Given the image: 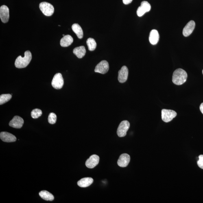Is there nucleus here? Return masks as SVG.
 <instances>
[{
	"label": "nucleus",
	"mask_w": 203,
	"mask_h": 203,
	"mask_svg": "<svg viewBox=\"0 0 203 203\" xmlns=\"http://www.w3.org/2000/svg\"><path fill=\"white\" fill-rule=\"evenodd\" d=\"M187 74L183 69H177L174 72L172 76V82L175 85L180 86L187 81Z\"/></svg>",
	"instance_id": "obj_1"
},
{
	"label": "nucleus",
	"mask_w": 203,
	"mask_h": 203,
	"mask_svg": "<svg viewBox=\"0 0 203 203\" xmlns=\"http://www.w3.org/2000/svg\"><path fill=\"white\" fill-rule=\"evenodd\" d=\"M32 58V54L30 51H26L24 57L19 56L16 58L15 62V66L16 67L19 69L25 68L30 63Z\"/></svg>",
	"instance_id": "obj_2"
},
{
	"label": "nucleus",
	"mask_w": 203,
	"mask_h": 203,
	"mask_svg": "<svg viewBox=\"0 0 203 203\" xmlns=\"http://www.w3.org/2000/svg\"><path fill=\"white\" fill-rule=\"evenodd\" d=\"M39 8L42 12L46 16H51L54 12V7L53 5L47 2L41 3Z\"/></svg>",
	"instance_id": "obj_3"
},
{
	"label": "nucleus",
	"mask_w": 203,
	"mask_h": 203,
	"mask_svg": "<svg viewBox=\"0 0 203 203\" xmlns=\"http://www.w3.org/2000/svg\"><path fill=\"white\" fill-rule=\"evenodd\" d=\"M177 113L174 111L163 109L161 111V118L162 121L166 123L171 121L176 117Z\"/></svg>",
	"instance_id": "obj_4"
},
{
	"label": "nucleus",
	"mask_w": 203,
	"mask_h": 203,
	"mask_svg": "<svg viewBox=\"0 0 203 203\" xmlns=\"http://www.w3.org/2000/svg\"><path fill=\"white\" fill-rule=\"evenodd\" d=\"M130 127V123L127 121H121L118 127L117 134L120 137H124L126 136L127 131Z\"/></svg>",
	"instance_id": "obj_5"
},
{
	"label": "nucleus",
	"mask_w": 203,
	"mask_h": 203,
	"mask_svg": "<svg viewBox=\"0 0 203 203\" xmlns=\"http://www.w3.org/2000/svg\"><path fill=\"white\" fill-rule=\"evenodd\" d=\"M64 85V79L62 74L57 73L53 77L52 85L56 89H60L63 87Z\"/></svg>",
	"instance_id": "obj_6"
},
{
	"label": "nucleus",
	"mask_w": 203,
	"mask_h": 203,
	"mask_svg": "<svg viewBox=\"0 0 203 203\" xmlns=\"http://www.w3.org/2000/svg\"><path fill=\"white\" fill-rule=\"evenodd\" d=\"M109 69V66L108 62L106 60L101 61L96 66L95 69V72L102 74L106 73Z\"/></svg>",
	"instance_id": "obj_7"
},
{
	"label": "nucleus",
	"mask_w": 203,
	"mask_h": 203,
	"mask_svg": "<svg viewBox=\"0 0 203 203\" xmlns=\"http://www.w3.org/2000/svg\"><path fill=\"white\" fill-rule=\"evenodd\" d=\"M151 9V5L147 1L142 2L141 5L138 7L136 14L139 17H141L144 15L145 13L148 12Z\"/></svg>",
	"instance_id": "obj_8"
},
{
	"label": "nucleus",
	"mask_w": 203,
	"mask_h": 203,
	"mask_svg": "<svg viewBox=\"0 0 203 203\" xmlns=\"http://www.w3.org/2000/svg\"><path fill=\"white\" fill-rule=\"evenodd\" d=\"M128 76V70L126 66L121 67L118 73V81L121 83H123L127 81Z\"/></svg>",
	"instance_id": "obj_9"
},
{
	"label": "nucleus",
	"mask_w": 203,
	"mask_h": 203,
	"mask_svg": "<svg viewBox=\"0 0 203 203\" xmlns=\"http://www.w3.org/2000/svg\"><path fill=\"white\" fill-rule=\"evenodd\" d=\"M10 17L9 10L6 5H3L0 8V18L3 23H6L8 21Z\"/></svg>",
	"instance_id": "obj_10"
},
{
	"label": "nucleus",
	"mask_w": 203,
	"mask_h": 203,
	"mask_svg": "<svg viewBox=\"0 0 203 203\" xmlns=\"http://www.w3.org/2000/svg\"><path fill=\"white\" fill-rule=\"evenodd\" d=\"M99 156L97 155H93L86 161V165L90 169H93L99 164Z\"/></svg>",
	"instance_id": "obj_11"
},
{
	"label": "nucleus",
	"mask_w": 203,
	"mask_h": 203,
	"mask_svg": "<svg viewBox=\"0 0 203 203\" xmlns=\"http://www.w3.org/2000/svg\"><path fill=\"white\" fill-rule=\"evenodd\" d=\"M24 123L22 118L18 116H15L9 123V125L15 128H21Z\"/></svg>",
	"instance_id": "obj_12"
},
{
	"label": "nucleus",
	"mask_w": 203,
	"mask_h": 203,
	"mask_svg": "<svg viewBox=\"0 0 203 203\" xmlns=\"http://www.w3.org/2000/svg\"><path fill=\"white\" fill-rule=\"evenodd\" d=\"M130 161V156L127 154H121L118 160L117 164L119 166L125 167L128 166Z\"/></svg>",
	"instance_id": "obj_13"
},
{
	"label": "nucleus",
	"mask_w": 203,
	"mask_h": 203,
	"mask_svg": "<svg viewBox=\"0 0 203 203\" xmlns=\"http://www.w3.org/2000/svg\"><path fill=\"white\" fill-rule=\"evenodd\" d=\"M195 27V22L193 20H191L184 27L183 30V35L186 37L189 36L193 32Z\"/></svg>",
	"instance_id": "obj_14"
},
{
	"label": "nucleus",
	"mask_w": 203,
	"mask_h": 203,
	"mask_svg": "<svg viewBox=\"0 0 203 203\" xmlns=\"http://www.w3.org/2000/svg\"><path fill=\"white\" fill-rule=\"evenodd\" d=\"M0 138L3 141L8 143L15 141L17 139L16 136L13 135L6 132H1Z\"/></svg>",
	"instance_id": "obj_15"
},
{
	"label": "nucleus",
	"mask_w": 203,
	"mask_h": 203,
	"mask_svg": "<svg viewBox=\"0 0 203 203\" xmlns=\"http://www.w3.org/2000/svg\"><path fill=\"white\" fill-rule=\"evenodd\" d=\"M160 36L158 31L156 29H153L151 31L149 37V40L152 45L157 44L159 40Z\"/></svg>",
	"instance_id": "obj_16"
},
{
	"label": "nucleus",
	"mask_w": 203,
	"mask_h": 203,
	"mask_svg": "<svg viewBox=\"0 0 203 203\" xmlns=\"http://www.w3.org/2000/svg\"><path fill=\"white\" fill-rule=\"evenodd\" d=\"M73 41L72 37L69 35H66L61 39L60 45L62 47H67L71 45Z\"/></svg>",
	"instance_id": "obj_17"
},
{
	"label": "nucleus",
	"mask_w": 203,
	"mask_h": 203,
	"mask_svg": "<svg viewBox=\"0 0 203 203\" xmlns=\"http://www.w3.org/2000/svg\"><path fill=\"white\" fill-rule=\"evenodd\" d=\"M93 180L92 178L87 177L81 179L77 182V185L81 187H87L93 183Z\"/></svg>",
	"instance_id": "obj_18"
},
{
	"label": "nucleus",
	"mask_w": 203,
	"mask_h": 203,
	"mask_svg": "<svg viewBox=\"0 0 203 203\" xmlns=\"http://www.w3.org/2000/svg\"><path fill=\"white\" fill-rule=\"evenodd\" d=\"M86 49L84 46H81V47H76L73 50L74 54L76 55L79 58H81L83 57L86 55Z\"/></svg>",
	"instance_id": "obj_19"
},
{
	"label": "nucleus",
	"mask_w": 203,
	"mask_h": 203,
	"mask_svg": "<svg viewBox=\"0 0 203 203\" xmlns=\"http://www.w3.org/2000/svg\"><path fill=\"white\" fill-rule=\"evenodd\" d=\"M72 29L73 32L77 35V37L81 39L83 37V32L80 26L78 24L75 23L72 26Z\"/></svg>",
	"instance_id": "obj_20"
},
{
	"label": "nucleus",
	"mask_w": 203,
	"mask_h": 203,
	"mask_svg": "<svg viewBox=\"0 0 203 203\" xmlns=\"http://www.w3.org/2000/svg\"><path fill=\"white\" fill-rule=\"evenodd\" d=\"M40 196L44 200L47 201H52L54 200L53 196L49 192L47 191H42L39 193Z\"/></svg>",
	"instance_id": "obj_21"
},
{
	"label": "nucleus",
	"mask_w": 203,
	"mask_h": 203,
	"mask_svg": "<svg viewBox=\"0 0 203 203\" xmlns=\"http://www.w3.org/2000/svg\"><path fill=\"white\" fill-rule=\"evenodd\" d=\"M87 44L88 50L90 51L95 50L97 47V43L95 40L93 38H88L87 41Z\"/></svg>",
	"instance_id": "obj_22"
},
{
	"label": "nucleus",
	"mask_w": 203,
	"mask_h": 203,
	"mask_svg": "<svg viewBox=\"0 0 203 203\" xmlns=\"http://www.w3.org/2000/svg\"><path fill=\"white\" fill-rule=\"evenodd\" d=\"M12 95L10 94H3L0 96V105H2L10 101L12 98Z\"/></svg>",
	"instance_id": "obj_23"
},
{
	"label": "nucleus",
	"mask_w": 203,
	"mask_h": 203,
	"mask_svg": "<svg viewBox=\"0 0 203 203\" xmlns=\"http://www.w3.org/2000/svg\"><path fill=\"white\" fill-rule=\"evenodd\" d=\"M42 114V110L37 108L33 110L31 112V117L33 119H37L41 116Z\"/></svg>",
	"instance_id": "obj_24"
},
{
	"label": "nucleus",
	"mask_w": 203,
	"mask_h": 203,
	"mask_svg": "<svg viewBox=\"0 0 203 203\" xmlns=\"http://www.w3.org/2000/svg\"><path fill=\"white\" fill-rule=\"evenodd\" d=\"M57 116L54 113L52 112L50 113L48 118V121L49 123L51 124H54L56 123L57 121Z\"/></svg>",
	"instance_id": "obj_25"
},
{
	"label": "nucleus",
	"mask_w": 203,
	"mask_h": 203,
	"mask_svg": "<svg viewBox=\"0 0 203 203\" xmlns=\"http://www.w3.org/2000/svg\"><path fill=\"white\" fill-rule=\"evenodd\" d=\"M197 164L200 168L203 169V155H201L199 156V160Z\"/></svg>",
	"instance_id": "obj_26"
},
{
	"label": "nucleus",
	"mask_w": 203,
	"mask_h": 203,
	"mask_svg": "<svg viewBox=\"0 0 203 203\" xmlns=\"http://www.w3.org/2000/svg\"><path fill=\"white\" fill-rule=\"evenodd\" d=\"M133 0H123V3L125 5L130 4L132 2Z\"/></svg>",
	"instance_id": "obj_27"
},
{
	"label": "nucleus",
	"mask_w": 203,
	"mask_h": 203,
	"mask_svg": "<svg viewBox=\"0 0 203 203\" xmlns=\"http://www.w3.org/2000/svg\"><path fill=\"white\" fill-rule=\"evenodd\" d=\"M200 110L201 112L203 114V103H202L200 105Z\"/></svg>",
	"instance_id": "obj_28"
},
{
	"label": "nucleus",
	"mask_w": 203,
	"mask_h": 203,
	"mask_svg": "<svg viewBox=\"0 0 203 203\" xmlns=\"http://www.w3.org/2000/svg\"><path fill=\"white\" fill-rule=\"evenodd\" d=\"M202 73H203V71H202Z\"/></svg>",
	"instance_id": "obj_29"
}]
</instances>
